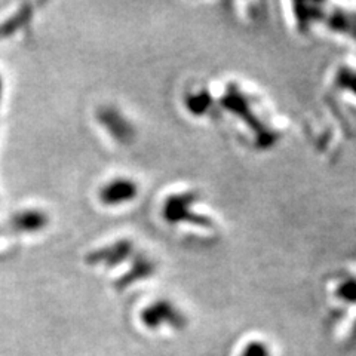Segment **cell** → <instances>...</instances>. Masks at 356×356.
<instances>
[{"label": "cell", "instance_id": "cell-1", "mask_svg": "<svg viewBox=\"0 0 356 356\" xmlns=\"http://www.w3.org/2000/svg\"><path fill=\"white\" fill-rule=\"evenodd\" d=\"M241 356H270V352L264 343L252 341L242 350Z\"/></svg>", "mask_w": 356, "mask_h": 356}]
</instances>
